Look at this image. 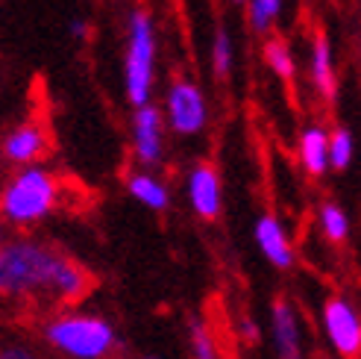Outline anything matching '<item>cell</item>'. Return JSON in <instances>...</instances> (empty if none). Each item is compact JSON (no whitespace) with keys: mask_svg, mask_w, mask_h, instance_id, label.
Masks as SVG:
<instances>
[{"mask_svg":"<svg viewBox=\"0 0 361 359\" xmlns=\"http://www.w3.org/2000/svg\"><path fill=\"white\" fill-rule=\"evenodd\" d=\"M235 4H244V0H235Z\"/></svg>","mask_w":361,"mask_h":359,"instance_id":"cell-25","label":"cell"},{"mask_svg":"<svg viewBox=\"0 0 361 359\" xmlns=\"http://www.w3.org/2000/svg\"><path fill=\"white\" fill-rule=\"evenodd\" d=\"M62 201V183L47 165L15 168L0 186V218L9 230H32L47 221Z\"/></svg>","mask_w":361,"mask_h":359,"instance_id":"cell-3","label":"cell"},{"mask_svg":"<svg viewBox=\"0 0 361 359\" xmlns=\"http://www.w3.org/2000/svg\"><path fill=\"white\" fill-rule=\"evenodd\" d=\"M252 236H256V245L262 250V257L279 268V271H288V268L294 265V245L288 239L285 227L279 224L276 215H259L256 218V230H252Z\"/></svg>","mask_w":361,"mask_h":359,"instance_id":"cell-11","label":"cell"},{"mask_svg":"<svg viewBox=\"0 0 361 359\" xmlns=\"http://www.w3.org/2000/svg\"><path fill=\"white\" fill-rule=\"evenodd\" d=\"M279 12H282V0H250L252 30H256V33H267Z\"/></svg>","mask_w":361,"mask_h":359,"instance_id":"cell-19","label":"cell"},{"mask_svg":"<svg viewBox=\"0 0 361 359\" xmlns=\"http://www.w3.org/2000/svg\"><path fill=\"white\" fill-rule=\"evenodd\" d=\"M270 336H274V348H276L279 359H305L300 321H297V310L291 307V300L279 298L274 303V312H270Z\"/></svg>","mask_w":361,"mask_h":359,"instance_id":"cell-10","label":"cell"},{"mask_svg":"<svg viewBox=\"0 0 361 359\" xmlns=\"http://www.w3.org/2000/svg\"><path fill=\"white\" fill-rule=\"evenodd\" d=\"M353 153H355V145H353V133L350 130H335L329 133V168L335 171H347L350 163H353Z\"/></svg>","mask_w":361,"mask_h":359,"instance_id":"cell-16","label":"cell"},{"mask_svg":"<svg viewBox=\"0 0 361 359\" xmlns=\"http://www.w3.org/2000/svg\"><path fill=\"white\" fill-rule=\"evenodd\" d=\"M50 153V133L42 121H21L0 139V159L15 168L39 165Z\"/></svg>","mask_w":361,"mask_h":359,"instance_id":"cell-7","label":"cell"},{"mask_svg":"<svg viewBox=\"0 0 361 359\" xmlns=\"http://www.w3.org/2000/svg\"><path fill=\"white\" fill-rule=\"evenodd\" d=\"M165 115H168V127L176 136L203 133L206 121H209L203 92L191 80H176L168 92V100H165Z\"/></svg>","mask_w":361,"mask_h":359,"instance_id":"cell-6","label":"cell"},{"mask_svg":"<svg viewBox=\"0 0 361 359\" xmlns=\"http://www.w3.org/2000/svg\"><path fill=\"white\" fill-rule=\"evenodd\" d=\"M42 339L62 359H112L121 345L109 318L77 307L53 312L42 324Z\"/></svg>","mask_w":361,"mask_h":359,"instance_id":"cell-2","label":"cell"},{"mask_svg":"<svg viewBox=\"0 0 361 359\" xmlns=\"http://www.w3.org/2000/svg\"><path fill=\"white\" fill-rule=\"evenodd\" d=\"M185 197L197 218H203V221L218 218L224 209V186H221L218 168L209 163H197L185 180Z\"/></svg>","mask_w":361,"mask_h":359,"instance_id":"cell-9","label":"cell"},{"mask_svg":"<svg viewBox=\"0 0 361 359\" xmlns=\"http://www.w3.org/2000/svg\"><path fill=\"white\" fill-rule=\"evenodd\" d=\"M156 77V35L147 12H133L130 35H126V57H123V88L126 100L133 106L150 103Z\"/></svg>","mask_w":361,"mask_h":359,"instance_id":"cell-4","label":"cell"},{"mask_svg":"<svg viewBox=\"0 0 361 359\" xmlns=\"http://www.w3.org/2000/svg\"><path fill=\"white\" fill-rule=\"evenodd\" d=\"M9 239H12V230H9V224L4 218H0V247H4Z\"/></svg>","mask_w":361,"mask_h":359,"instance_id":"cell-22","label":"cell"},{"mask_svg":"<svg viewBox=\"0 0 361 359\" xmlns=\"http://www.w3.org/2000/svg\"><path fill=\"white\" fill-rule=\"evenodd\" d=\"M141 359H159V356H141Z\"/></svg>","mask_w":361,"mask_h":359,"instance_id":"cell-24","label":"cell"},{"mask_svg":"<svg viewBox=\"0 0 361 359\" xmlns=\"http://www.w3.org/2000/svg\"><path fill=\"white\" fill-rule=\"evenodd\" d=\"M317 224L323 230V236H326V242H332V245H344L350 239V215L332 201L320 206Z\"/></svg>","mask_w":361,"mask_h":359,"instance_id":"cell-15","label":"cell"},{"mask_svg":"<svg viewBox=\"0 0 361 359\" xmlns=\"http://www.w3.org/2000/svg\"><path fill=\"white\" fill-rule=\"evenodd\" d=\"M312 83L320 92V98L335 100V59H332V45L326 42V35H317L312 47Z\"/></svg>","mask_w":361,"mask_h":359,"instance_id":"cell-14","label":"cell"},{"mask_svg":"<svg viewBox=\"0 0 361 359\" xmlns=\"http://www.w3.org/2000/svg\"><path fill=\"white\" fill-rule=\"evenodd\" d=\"M0 165H4V159H0Z\"/></svg>","mask_w":361,"mask_h":359,"instance_id":"cell-26","label":"cell"},{"mask_svg":"<svg viewBox=\"0 0 361 359\" xmlns=\"http://www.w3.org/2000/svg\"><path fill=\"white\" fill-rule=\"evenodd\" d=\"M264 59H267V65L274 68L282 80H291L294 77V57H291V50H288L285 42L270 39L267 47H264Z\"/></svg>","mask_w":361,"mask_h":359,"instance_id":"cell-18","label":"cell"},{"mask_svg":"<svg viewBox=\"0 0 361 359\" xmlns=\"http://www.w3.org/2000/svg\"><path fill=\"white\" fill-rule=\"evenodd\" d=\"M323 333L341 359H358L361 353V318L347 298H329L323 303Z\"/></svg>","mask_w":361,"mask_h":359,"instance_id":"cell-5","label":"cell"},{"mask_svg":"<svg viewBox=\"0 0 361 359\" xmlns=\"http://www.w3.org/2000/svg\"><path fill=\"white\" fill-rule=\"evenodd\" d=\"M300 165L309 177L329 171V133L323 127H305L300 136Z\"/></svg>","mask_w":361,"mask_h":359,"instance_id":"cell-13","label":"cell"},{"mask_svg":"<svg viewBox=\"0 0 361 359\" xmlns=\"http://www.w3.org/2000/svg\"><path fill=\"white\" fill-rule=\"evenodd\" d=\"M126 192H130V197L135 204H141L150 212H165L171 206V189L147 168L130 174V180H126Z\"/></svg>","mask_w":361,"mask_h":359,"instance_id":"cell-12","label":"cell"},{"mask_svg":"<svg viewBox=\"0 0 361 359\" xmlns=\"http://www.w3.org/2000/svg\"><path fill=\"white\" fill-rule=\"evenodd\" d=\"M212 68L218 71V77H226L232 71V39L226 30L214 33V42H212Z\"/></svg>","mask_w":361,"mask_h":359,"instance_id":"cell-20","label":"cell"},{"mask_svg":"<svg viewBox=\"0 0 361 359\" xmlns=\"http://www.w3.org/2000/svg\"><path fill=\"white\" fill-rule=\"evenodd\" d=\"M188 339H191V359H221L218 345H214V336L206 327V321H191Z\"/></svg>","mask_w":361,"mask_h":359,"instance_id":"cell-17","label":"cell"},{"mask_svg":"<svg viewBox=\"0 0 361 359\" xmlns=\"http://www.w3.org/2000/svg\"><path fill=\"white\" fill-rule=\"evenodd\" d=\"M133 151L141 168H156L165 156V115L153 103L135 106L133 115Z\"/></svg>","mask_w":361,"mask_h":359,"instance_id":"cell-8","label":"cell"},{"mask_svg":"<svg viewBox=\"0 0 361 359\" xmlns=\"http://www.w3.org/2000/svg\"><path fill=\"white\" fill-rule=\"evenodd\" d=\"M71 30H74L77 35H85V24L82 21H74V27H71Z\"/></svg>","mask_w":361,"mask_h":359,"instance_id":"cell-23","label":"cell"},{"mask_svg":"<svg viewBox=\"0 0 361 359\" xmlns=\"http://www.w3.org/2000/svg\"><path fill=\"white\" fill-rule=\"evenodd\" d=\"M94 277L62 247L35 236H12L0 247V300L15 307L68 310L92 292Z\"/></svg>","mask_w":361,"mask_h":359,"instance_id":"cell-1","label":"cell"},{"mask_svg":"<svg viewBox=\"0 0 361 359\" xmlns=\"http://www.w3.org/2000/svg\"><path fill=\"white\" fill-rule=\"evenodd\" d=\"M0 359H42L30 342H4L0 345Z\"/></svg>","mask_w":361,"mask_h":359,"instance_id":"cell-21","label":"cell"}]
</instances>
